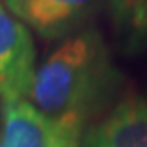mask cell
<instances>
[{
	"mask_svg": "<svg viewBox=\"0 0 147 147\" xmlns=\"http://www.w3.org/2000/svg\"><path fill=\"white\" fill-rule=\"evenodd\" d=\"M105 0H4V5L28 30L48 41L66 39L83 28Z\"/></svg>",
	"mask_w": 147,
	"mask_h": 147,
	"instance_id": "4",
	"label": "cell"
},
{
	"mask_svg": "<svg viewBox=\"0 0 147 147\" xmlns=\"http://www.w3.org/2000/svg\"><path fill=\"white\" fill-rule=\"evenodd\" d=\"M37 69L32 32L0 0V101L27 99Z\"/></svg>",
	"mask_w": 147,
	"mask_h": 147,
	"instance_id": "3",
	"label": "cell"
},
{
	"mask_svg": "<svg viewBox=\"0 0 147 147\" xmlns=\"http://www.w3.org/2000/svg\"><path fill=\"white\" fill-rule=\"evenodd\" d=\"M87 126L50 117L27 99L2 103L0 147H83Z\"/></svg>",
	"mask_w": 147,
	"mask_h": 147,
	"instance_id": "2",
	"label": "cell"
},
{
	"mask_svg": "<svg viewBox=\"0 0 147 147\" xmlns=\"http://www.w3.org/2000/svg\"><path fill=\"white\" fill-rule=\"evenodd\" d=\"M113 28L128 53L147 51V0H108Z\"/></svg>",
	"mask_w": 147,
	"mask_h": 147,
	"instance_id": "6",
	"label": "cell"
},
{
	"mask_svg": "<svg viewBox=\"0 0 147 147\" xmlns=\"http://www.w3.org/2000/svg\"><path fill=\"white\" fill-rule=\"evenodd\" d=\"M83 147H147V99L129 96L87 128Z\"/></svg>",
	"mask_w": 147,
	"mask_h": 147,
	"instance_id": "5",
	"label": "cell"
},
{
	"mask_svg": "<svg viewBox=\"0 0 147 147\" xmlns=\"http://www.w3.org/2000/svg\"><path fill=\"white\" fill-rule=\"evenodd\" d=\"M124 78L101 32L85 27L37 66L27 101L50 117L89 122L115 101Z\"/></svg>",
	"mask_w": 147,
	"mask_h": 147,
	"instance_id": "1",
	"label": "cell"
}]
</instances>
